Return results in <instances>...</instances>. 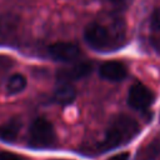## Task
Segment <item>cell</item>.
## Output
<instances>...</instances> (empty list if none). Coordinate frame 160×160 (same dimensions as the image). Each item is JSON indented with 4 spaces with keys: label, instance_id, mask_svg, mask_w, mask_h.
Here are the masks:
<instances>
[{
    "label": "cell",
    "instance_id": "14",
    "mask_svg": "<svg viewBox=\"0 0 160 160\" xmlns=\"http://www.w3.org/2000/svg\"><path fill=\"white\" fill-rule=\"evenodd\" d=\"M110 1H112V2H122L124 0H110Z\"/></svg>",
    "mask_w": 160,
    "mask_h": 160
},
{
    "label": "cell",
    "instance_id": "13",
    "mask_svg": "<svg viewBox=\"0 0 160 160\" xmlns=\"http://www.w3.org/2000/svg\"><path fill=\"white\" fill-rule=\"evenodd\" d=\"M108 160H129V152H120V154H116V155L109 158Z\"/></svg>",
    "mask_w": 160,
    "mask_h": 160
},
{
    "label": "cell",
    "instance_id": "10",
    "mask_svg": "<svg viewBox=\"0 0 160 160\" xmlns=\"http://www.w3.org/2000/svg\"><path fill=\"white\" fill-rule=\"evenodd\" d=\"M20 128V122L18 120H11L9 124H6L1 130H0V138L4 140H14L18 131Z\"/></svg>",
    "mask_w": 160,
    "mask_h": 160
},
{
    "label": "cell",
    "instance_id": "6",
    "mask_svg": "<svg viewBox=\"0 0 160 160\" xmlns=\"http://www.w3.org/2000/svg\"><path fill=\"white\" fill-rule=\"evenodd\" d=\"M99 74L105 80L120 81V80H124L126 78L128 69L122 62L115 61V60H110V61H105V62H102L100 65Z\"/></svg>",
    "mask_w": 160,
    "mask_h": 160
},
{
    "label": "cell",
    "instance_id": "7",
    "mask_svg": "<svg viewBox=\"0 0 160 160\" xmlns=\"http://www.w3.org/2000/svg\"><path fill=\"white\" fill-rule=\"evenodd\" d=\"M92 70V65L89 61H80L74 65H70L65 69H61L58 72V78L60 81H70V80H78L86 75H89Z\"/></svg>",
    "mask_w": 160,
    "mask_h": 160
},
{
    "label": "cell",
    "instance_id": "2",
    "mask_svg": "<svg viewBox=\"0 0 160 160\" xmlns=\"http://www.w3.org/2000/svg\"><path fill=\"white\" fill-rule=\"evenodd\" d=\"M55 142V131L50 121L39 118L30 128V144L35 148H49Z\"/></svg>",
    "mask_w": 160,
    "mask_h": 160
},
{
    "label": "cell",
    "instance_id": "9",
    "mask_svg": "<svg viewBox=\"0 0 160 160\" xmlns=\"http://www.w3.org/2000/svg\"><path fill=\"white\" fill-rule=\"evenodd\" d=\"M26 88V78L22 74H14L9 78L6 82V92L9 95H15L21 92Z\"/></svg>",
    "mask_w": 160,
    "mask_h": 160
},
{
    "label": "cell",
    "instance_id": "8",
    "mask_svg": "<svg viewBox=\"0 0 160 160\" xmlns=\"http://www.w3.org/2000/svg\"><path fill=\"white\" fill-rule=\"evenodd\" d=\"M76 96L75 88L70 84V81H60V84L56 86L54 91V99L59 104H70L74 101Z\"/></svg>",
    "mask_w": 160,
    "mask_h": 160
},
{
    "label": "cell",
    "instance_id": "11",
    "mask_svg": "<svg viewBox=\"0 0 160 160\" xmlns=\"http://www.w3.org/2000/svg\"><path fill=\"white\" fill-rule=\"evenodd\" d=\"M150 24H151V28H152V29H155V30H160V8L156 9V10L152 12Z\"/></svg>",
    "mask_w": 160,
    "mask_h": 160
},
{
    "label": "cell",
    "instance_id": "4",
    "mask_svg": "<svg viewBox=\"0 0 160 160\" xmlns=\"http://www.w3.org/2000/svg\"><path fill=\"white\" fill-rule=\"evenodd\" d=\"M152 101L154 92L144 84L136 82L130 88L128 95V104L131 108L136 110H145L152 104Z\"/></svg>",
    "mask_w": 160,
    "mask_h": 160
},
{
    "label": "cell",
    "instance_id": "1",
    "mask_svg": "<svg viewBox=\"0 0 160 160\" xmlns=\"http://www.w3.org/2000/svg\"><path fill=\"white\" fill-rule=\"evenodd\" d=\"M140 131V126L136 120L128 115H118L111 120L105 132L104 148L114 149L131 141Z\"/></svg>",
    "mask_w": 160,
    "mask_h": 160
},
{
    "label": "cell",
    "instance_id": "3",
    "mask_svg": "<svg viewBox=\"0 0 160 160\" xmlns=\"http://www.w3.org/2000/svg\"><path fill=\"white\" fill-rule=\"evenodd\" d=\"M84 36L86 42L95 50H108L112 48L114 44L112 34L108 30V28L98 22H92L88 25Z\"/></svg>",
    "mask_w": 160,
    "mask_h": 160
},
{
    "label": "cell",
    "instance_id": "5",
    "mask_svg": "<svg viewBox=\"0 0 160 160\" xmlns=\"http://www.w3.org/2000/svg\"><path fill=\"white\" fill-rule=\"evenodd\" d=\"M49 55L58 61H72L79 58L80 49L75 42L58 41L49 46Z\"/></svg>",
    "mask_w": 160,
    "mask_h": 160
},
{
    "label": "cell",
    "instance_id": "12",
    "mask_svg": "<svg viewBox=\"0 0 160 160\" xmlns=\"http://www.w3.org/2000/svg\"><path fill=\"white\" fill-rule=\"evenodd\" d=\"M0 160H26L18 154L9 152V151H0Z\"/></svg>",
    "mask_w": 160,
    "mask_h": 160
}]
</instances>
